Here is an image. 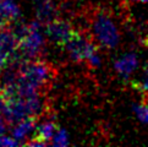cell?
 <instances>
[{
    "label": "cell",
    "instance_id": "cell-1",
    "mask_svg": "<svg viewBox=\"0 0 148 147\" xmlns=\"http://www.w3.org/2000/svg\"><path fill=\"white\" fill-rule=\"evenodd\" d=\"M91 32L94 42L104 49L112 50L120 42V32L113 17L105 10H97L91 20Z\"/></svg>",
    "mask_w": 148,
    "mask_h": 147
},
{
    "label": "cell",
    "instance_id": "cell-2",
    "mask_svg": "<svg viewBox=\"0 0 148 147\" xmlns=\"http://www.w3.org/2000/svg\"><path fill=\"white\" fill-rule=\"evenodd\" d=\"M64 48L72 61H87L92 67H99L102 65V58L98 53L96 44L81 33L76 32L64 45Z\"/></svg>",
    "mask_w": 148,
    "mask_h": 147
},
{
    "label": "cell",
    "instance_id": "cell-3",
    "mask_svg": "<svg viewBox=\"0 0 148 147\" xmlns=\"http://www.w3.org/2000/svg\"><path fill=\"white\" fill-rule=\"evenodd\" d=\"M42 26L38 20L29 22L31 31L23 39L20 41L18 50L26 60H36L40 56L45 47V32H42Z\"/></svg>",
    "mask_w": 148,
    "mask_h": 147
},
{
    "label": "cell",
    "instance_id": "cell-4",
    "mask_svg": "<svg viewBox=\"0 0 148 147\" xmlns=\"http://www.w3.org/2000/svg\"><path fill=\"white\" fill-rule=\"evenodd\" d=\"M45 36L55 44H60L64 47L69 41L72 38L77 31L72 26L71 22L66 20H59L56 19L53 22L45 25Z\"/></svg>",
    "mask_w": 148,
    "mask_h": 147
},
{
    "label": "cell",
    "instance_id": "cell-5",
    "mask_svg": "<svg viewBox=\"0 0 148 147\" xmlns=\"http://www.w3.org/2000/svg\"><path fill=\"white\" fill-rule=\"evenodd\" d=\"M138 67V56L134 52H129L120 55L114 61V69L121 77L127 78Z\"/></svg>",
    "mask_w": 148,
    "mask_h": 147
},
{
    "label": "cell",
    "instance_id": "cell-6",
    "mask_svg": "<svg viewBox=\"0 0 148 147\" xmlns=\"http://www.w3.org/2000/svg\"><path fill=\"white\" fill-rule=\"evenodd\" d=\"M37 20L44 26L53 22L60 15V10L54 0H39L37 4Z\"/></svg>",
    "mask_w": 148,
    "mask_h": 147
},
{
    "label": "cell",
    "instance_id": "cell-7",
    "mask_svg": "<svg viewBox=\"0 0 148 147\" xmlns=\"http://www.w3.org/2000/svg\"><path fill=\"white\" fill-rule=\"evenodd\" d=\"M36 118H26L12 125L11 136L16 139L21 145H23L26 140L28 139V136L36 133Z\"/></svg>",
    "mask_w": 148,
    "mask_h": 147
},
{
    "label": "cell",
    "instance_id": "cell-8",
    "mask_svg": "<svg viewBox=\"0 0 148 147\" xmlns=\"http://www.w3.org/2000/svg\"><path fill=\"white\" fill-rule=\"evenodd\" d=\"M21 15V10L16 0H0V17L5 22H15Z\"/></svg>",
    "mask_w": 148,
    "mask_h": 147
},
{
    "label": "cell",
    "instance_id": "cell-9",
    "mask_svg": "<svg viewBox=\"0 0 148 147\" xmlns=\"http://www.w3.org/2000/svg\"><path fill=\"white\" fill-rule=\"evenodd\" d=\"M56 125L54 123V120L51 118H43L40 123L36 125V136L43 141H47L48 144H50V141L53 139V136L56 133Z\"/></svg>",
    "mask_w": 148,
    "mask_h": 147
},
{
    "label": "cell",
    "instance_id": "cell-10",
    "mask_svg": "<svg viewBox=\"0 0 148 147\" xmlns=\"http://www.w3.org/2000/svg\"><path fill=\"white\" fill-rule=\"evenodd\" d=\"M69 142H70V140H69V135L66 133V130L58 129L50 141V145L56 146V147H64V146H67Z\"/></svg>",
    "mask_w": 148,
    "mask_h": 147
},
{
    "label": "cell",
    "instance_id": "cell-11",
    "mask_svg": "<svg viewBox=\"0 0 148 147\" xmlns=\"http://www.w3.org/2000/svg\"><path fill=\"white\" fill-rule=\"evenodd\" d=\"M134 112L140 122L147 124L148 123V102H143L141 104H134Z\"/></svg>",
    "mask_w": 148,
    "mask_h": 147
},
{
    "label": "cell",
    "instance_id": "cell-12",
    "mask_svg": "<svg viewBox=\"0 0 148 147\" xmlns=\"http://www.w3.org/2000/svg\"><path fill=\"white\" fill-rule=\"evenodd\" d=\"M136 87L138 88L140 91L143 92H148V64L146 65L143 74L141 75V78L138 80V82L136 83Z\"/></svg>",
    "mask_w": 148,
    "mask_h": 147
},
{
    "label": "cell",
    "instance_id": "cell-13",
    "mask_svg": "<svg viewBox=\"0 0 148 147\" xmlns=\"http://www.w3.org/2000/svg\"><path fill=\"white\" fill-rule=\"evenodd\" d=\"M21 145L16 139H14L12 136H8V135H0V146L4 147H10V146H18Z\"/></svg>",
    "mask_w": 148,
    "mask_h": 147
},
{
    "label": "cell",
    "instance_id": "cell-14",
    "mask_svg": "<svg viewBox=\"0 0 148 147\" xmlns=\"http://www.w3.org/2000/svg\"><path fill=\"white\" fill-rule=\"evenodd\" d=\"M26 146H29V147H44V146H48L49 144L47 142V141H43V140H40L38 137H33V140H28V141H26L25 142Z\"/></svg>",
    "mask_w": 148,
    "mask_h": 147
},
{
    "label": "cell",
    "instance_id": "cell-15",
    "mask_svg": "<svg viewBox=\"0 0 148 147\" xmlns=\"http://www.w3.org/2000/svg\"><path fill=\"white\" fill-rule=\"evenodd\" d=\"M9 123L6 122V119H5V117L3 114H0V135L3 134H6V128H8Z\"/></svg>",
    "mask_w": 148,
    "mask_h": 147
},
{
    "label": "cell",
    "instance_id": "cell-16",
    "mask_svg": "<svg viewBox=\"0 0 148 147\" xmlns=\"http://www.w3.org/2000/svg\"><path fill=\"white\" fill-rule=\"evenodd\" d=\"M8 23L6 22H5V21L1 19V17H0V30H1V28H4L5 27V26H6Z\"/></svg>",
    "mask_w": 148,
    "mask_h": 147
},
{
    "label": "cell",
    "instance_id": "cell-17",
    "mask_svg": "<svg viewBox=\"0 0 148 147\" xmlns=\"http://www.w3.org/2000/svg\"><path fill=\"white\" fill-rule=\"evenodd\" d=\"M131 1H142V0H131Z\"/></svg>",
    "mask_w": 148,
    "mask_h": 147
},
{
    "label": "cell",
    "instance_id": "cell-18",
    "mask_svg": "<svg viewBox=\"0 0 148 147\" xmlns=\"http://www.w3.org/2000/svg\"><path fill=\"white\" fill-rule=\"evenodd\" d=\"M142 1H143V3H148V0H142Z\"/></svg>",
    "mask_w": 148,
    "mask_h": 147
},
{
    "label": "cell",
    "instance_id": "cell-19",
    "mask_svg": "<svg viewBox=\"0 0 148 147\" xmlns=\"http://www.w3.org/2000/svg\"><path fill=\"white\" fill-rule=\"evenodd\" d=\"M34 1H37V3H38V1H39V0H34Z\"/></svg>",
    "mask_w": 148,
    "mask_h": 147
}]
</instances>
